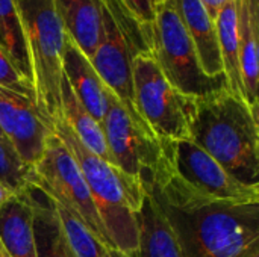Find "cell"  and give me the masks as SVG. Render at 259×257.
<instances>
[{"instance_id": "obj_1", "label": "cell", "mask_w": 259, "mask_h": 257, "mask_svg": "<svg viewBox=\"0 0 259 257\" xmlns=\"http://www.w3.org/2000/svg\"><path fill=\"white\" fill-rule=\"evenodd\" d=\"M152 192L167 212L185 257H244L259 248V203L205 198L179 180L171 168Z\"/></svg>"}, {"instance_id": "obj_2", "label": "cell", "mask_w": 259, "mask_h": 257, "mask_svg": "<svg viewBox=\"0 0 259 257\" xmlns=\"http://www.w3.org/2000/svg\"><path fill=\"white\" fill-rule=\"evenodd\" d=\"M190 139L237 180L259 186L258 114L226 85L194 97Z\"/></svg>"}, {"instance_id": "obj_3", "label": "cell", "mask_w": 259, "mask_h": 257, "mask_svg": "<svg viewBox=\"0 0 259 257\" xmlns=\"http://www.w3.org/2000/svg\"><path fill=\"white\" fill-rule=\"evenodd\" d=\"M53 129L85 177L109 245L123 253L135 254L140 241L138 212L146 191L118 168L87 150L64 120L53 123Z\"/></svg>"}, {"instance_id": "obj_4", "label": "cell", "mask_w": 259, "mask_h": 257, "mask_svg": "<svg viewBox=\"0 0 259 257\" xmlns=\"http://www.w3.org/2000/svg\"><path fill=\"white\" fill-rule=\"evenodd\" d=\"M15 6L23 29L35 103L53 124L62 120L61 88L65 29L53 0H15Z\"/></svg>"}, {"instance_id": "obj_5", "label": "cell", "mask_w": 259, "mask_h": 257, "mask_svg": "<svg viewBox=\"0 0 259 257\" xmlns=\"http://www.w3.org/2000/svg\"><path fill=\"white\" fill-rule=\"evenodd\" d=\"M102 127L114 167L140 183L146 192L167 176L173 142L161 141L150 129L137 123L109 89Z\"/></svg>"}, {"instance_id": "obj_6", "label": "cell", "mask_w": 259, "mask_h": 257, "mask_svg": "<svg viewBox=\"0 0 259 257\" xmlns=\"http://www.w3.org/2000/svg\"><path fill=\"white\" fill-rule=\"evenodd\" d=\"M143 52H150L149 41L123 0H105L102 39L90 62L129 115L147 127L135 108L132 77L134 58Z\"/></svg>"}, {"instance_id": "obj_7", "label": "cell", "mask_w": 259, "mask_h": 257, "mask_svg": "<svg viewBox=\"0 0 259 257\" xmlns=\"http://www.w3.org/2000/svg\"><path fill=\"white\" fill-rule=\"evenodd\" d=\"M132 77L137 112L153 135L167 142L190 139L194 97L179 92L165 79L150 52L134 58Z\"/></svg>"}, {"instance_id": "obj_8", "label": "cell", "mask_w": 259, "mask_h": 257, "mask_svg": "<svg viewBox=\"0 0 259 257\" xmlns=\"http://www.w3.org/2000/svg\"><path fill=\"white\" fill-rule=\"evenodd\" d=\"M150 53L165 79L188 97H202L226 85L225 79H209L203 74L193 41L171 0H164L156 8Z\"/></svg>"}, {"instance_id": "obj_9", "label": "cell", "mask_w": 259, "mask_h": 257, "mask_svg": "<svg viewBox=\"0 0 259 257\" xmlns=\"http://www.w3.org/2000/svg\"><path fill=\"white\" fill-rule=\"evenodd\" d=\"M33 185L53 201L71 211L106 247H111L91 198L85 177L62 139L53 132L41 159L33 165Z\"/></svg>"}, {"instance_id": "obj_10", "label": "cell", "mask_w": 259, "mask_h": 257, "mask_svg": "<svg viewBox=\"0 0 259 257\" xmlns=\"http://www.w3.org/2000/svg\"><path fill=\"white\" fill-rule=\"evenodd\" d=\"M171 171L205 198L232 204L259 203V186H249L237 180L191 139L173 142Z\"/></svg>"}, {"instance_id": "obj_11", "label": "cell", "mask_w": 259, "mask_h": 257, "mask_svg": "<svg viewBox=\"0 0 259 257\" xmlns=\"http://www.w3.org/2000/svg\"><path fill=\"white\" fill-rule=\"evenodd\" d=\"M0 132L20 159L33 167L55 129L33 97L0 86Z\"/></svg>"}, {"instance_id": "obj_12", "label": "cell", "mask_w": 259, "mask_h": 257, "mask_svg": "<svg viewBox=\"0 0 259 257\" xmlns=\"http://www.w3.org/2000/svg\"><path fill=\"white\" fill-rule=\"evenodd\" d=\"M196 48L200 68L209 79H225L215 20L200 0H171Z\"/></svg>"}, {"instance_id": "obj_13", "label": "cell", "mask_w": 259, "mask_h": 257, "mask_svg": "<svg viewBox=\"0 0 259 257\" xmlns=\"http://www.w3.org/2000/svg\"><path fill=\"white\" fill-rule=\"evenodd\" d=\"M62 73L80 105L102 124L106 114L108 88L96 73L90 59L67 33L62 53Z\"/></svg>"}, {"instance_id": "obj_14", "label": "cell", "mask_w": 259, "mask_h": 257, "mask_svg": "<svg viewBox=\"0 0 259 257\" xmlns=\"http://www.w3.org/2000/svg\"><path fill=\"white\" fill-rule=\"evenodd\" d=\"M140 241L137 257H185L181 239L156 195L146 192L138 212Z\"/></svg>"}, {"instance_id": "obj_15", "label": "cell", "mask_w": 259, "mask_h": 257, "mask_svg": "<svg viewBox=\"0 0 259 257\" xmlns=\"http://www.w3.org/2000/svg\"><path fill=\"white\" fill-rule=\"evenodd\" d=\"M238 2V58L243 97L249 108L258 114L259 83V0Z\"/></svg>"}, {"instance_id": "obj_16", "label": "cell", "mask_w": 259, "mask_h": 257, "mask_svg": "<svg viewBox=\"0 0 259 257\" xmlns=\"http://www.w3.org/2000/svg\"><path fill=\"white\" fill-rule=\"evenodd\" d=\"M0 242L11 257H36L30 188L0 208Z\"/></svg>"}, {"instance_id": "obj_17", "label": "cell", "mask_w": 259, "mask_h": 257, "mask_svg": "<svg viewBox=\"0 0 259 257\" xmlns=\"http://www.w3.org/2000/svg\"><path fill=\"white\" fill-rule=\"evenodd\" d=\"M65 33L91 59L103 32L105 0H53Z\"/></svg>"}, {"instance_id": "obj_18", "label": "cell", "mask_w": 259, "mask_h": 257, "mask_svg": "<svg viewBox=\"0 0 259 257\" xmlns=\"http://www.w3.org/2000/svg\"><path fill=\"white\" fill-rule=\"evenodd\" d=\"M30 194L36 257H73L52 198L35 185L30 186Z\"/></svg>"}, {"instance_id": "obj_19", "label": "cell", "mask_w": 259, "mask_h": 257, "mask_svg": "<svg viewBox=\"0 0 259 257\" xmlns=\"http://www.w3.org/2000/svg\"><path fill=\"white\" fill-rule=\"evenodd\" d=\"M61 111L64 123L76 135L79 142L97 158L114 165L102 124L87 112L65 79L62 80L61 88Z\"/></svg>"}, {"instance_id": "obj_20", "label": "cell", "mask_w": 259, "mask_h": 257, "mask_svg": "<svg viewBox=\"0 0 259 257\" xmlns=\"http://www.w3.org/2000/svg\"><path fill=\"white\" fill-rule=\"evenodd\" d=\"M219 47L223 64V77L226 88L237 97H243L238 58V2L226 3L215 17Z\"/></svg>"}, {"instance_id": "obj_21", "label": "cell", "mask_w": 259, "mask_h": 257, "mask_svg": "<svg viewBox=\"0 0 259 257\" xmlns=\"http://www.w3.org/2000/svg\"><path fill=\"white\" fill-rule=\"evenodd\" d=\"M0 35L3 39V50L15 68L30 82L29 59L15 0H0Z\"/></svg>"}, {"instance_id": "obj_22", "label": "cell", "mask_w": 259, "mask_h": 257, "mask_svg": "<svg viewBox=\"0 0 259 257\" xmlns=\"http://www.w3.org/2000/svg\"><path fill=\"white\" fill-rule=\"evenodd\" d=\"M53 201V200H52ZM73 257H106V245L71 211L53 201Z\"/></svg>"}, {"instance_id": "obj_23", "label": "cell", "mask_w": 259, "mask_h": 257, "mask_svg": "<svg viewBox=\"0 0 259 257\" xmlns=\"http://www.w3.org/2000/svg\"><path fill=\"white\" fill-rule=\"evenodd\" d=\"M33 167L24 164L12 145L0 136V182L14 194H20L33 185Z\"/></svg>"}, {"instance_id": "obj_24", "label": "cell", "mask_w": 259, "mask_h": 257, "mask_svg": "<svg viewBox=\"0 0 259 257\" xmlns=\"http://www.w3.org/2000/svg\"><path fill=\"white\" fill-rule=\"evenodd\" d=\"M0 86L35 98L30 82L15 68V65L12 64V61L9 59V56L2 47H0Z\"/></svg>"}, {"instance_id": "obj_25", "label": "cell", "mask_w": 259, "mask_h": 257, "mask_svg": "<svg viewBox=\"0 0 259 257\" xmlns=\"http://www.w3.org/2000/svg\"><path fill=\"white\" fill-rule=\"evenodd\" d=\"M161 2L164 0H123L127 11L132 14V17L137 20V23L143 29L149 41V47H150V30H152L155 12Z\"/></svg>"}, {"instance_id": "obj_26", "label": "cell", "mask_w": 259, "mask_h": 257, "mask_svg": "<svg viewBox=\"0 0 259 257\" xmlns=\"http://www.w3.org/2000/svg\"><path fill=\"white\" fill-rule=\"evenodd\" d=\"M200 2H202V3H203V6L206 8L208 14L215 20V17H217L219 11H220L226 3L234 2V0H200Z\"/></svg>"}, {"instance_id": "obj_27", "label": "cell", "mask_w": 259, "mask_h": 257, "mask_svg": "<svg viewBox=\"0 0 259 257\" xmlns=\"http://www.w3.org/2000/svg\"><path fill=\"white\" fill-rule=\"evenodd\" d=\"M12 195H15L6 185H3L2 182H0V208L12 197Z\"/></svg>"}, {"instance_id": "obj_28", "label": "cell", "mask_w": 259, "mask_h": 257, "mask_svg": "<svg viewBox=\"0 0 259 257\" xmlns=\"http://www.w3.org/2000/svg\"><path fill=\"white\" fill-rule=\"evenodd\" d=\"M106 257H137V254H129V253H123L120 250H115L112 247L106 248Z\"/></svg>"}, {"instance_id": "obj_29", "label": "cell", "mask_w": 259, "mask_h": 257, "mask_svg": "<svg viewBox=\"0 0 259 257\" xmlns=\"http://www.w3.org/2000/svg\"><path fill=\"white\" fill-rule=\"evenodd\" d=\"M0 257H11L9 256V253L6 251V248L3 247V244L0 242Z\"/></svg>"}, {"instance_id": "obj_30", "label": "cell", "mask_w": 259, "mask_h": 257, "mask_svg": "<svg viewBox=\"0 0 259 257\" xmlns=\"http://www.w3.org/2000/svg\"><path fill=\"white\" fill-rule=\"evenodd\" d=\"M244 257H259V248H256V250H253V251H250L247 256Z\"/></svg>"}, {"instance_id": "obj_31", "label": "cell", "mask_w": 259, "mask_h": 257, "mask_svg": "<svg viewBox=\"0 0 259 257\" xmlns=\"http://www.w3.org/2000/svg\"><path fill=\"white\" fill-rule=\"evenodd\" d=\"M0 47L3 48V39H2V35H0Z\"/></svg>"}, {"instance_id": "obj_32", "label": "cell", "mask_w": 259, "mask_h": 257, "mask_svg": "<svg viewBox=\"0 0 259 257\" xmlns=\"http://www.w3.org/2000/svg\"><path fill=\"white\" fill-rule=\"evenodd\" d=\"M0 136H3V135H2V132H0ZM3 138H5V136H3Z\"/></svg>"}]
</instances>
